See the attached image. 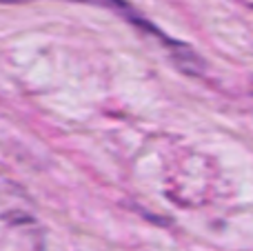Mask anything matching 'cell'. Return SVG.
Listing matches in <instances>:
<instances>
[{
	"label": "cell",
	"mask_w": 253,
	"mask_h": 251,
	"mask_svg": "<svg viewBox=\"0 0 253 251\" xmlns=\"http://www.w3.org/2000/svg\"><path fill=\"white\" fill-rule=\"evenodd\" d=\"M0 2H29V0H0ZM71 2H87V4H96V7H102V9H109V11L118 13L120 18H125L126 22H131L133 27H138V29L147 31V34H153L158 40H162V42L171 44L173 49L182 44V42H175V40L167 38L165 34H160V31H158L156 27H153L144 16H140V13L135 11V9L131 7L129 2H126V0H71Z\"/></svg>",
	"instance_id": "1"
}]
</instances>
